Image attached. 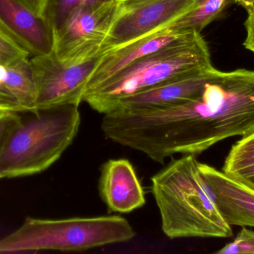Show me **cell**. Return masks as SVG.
I'll return each instance as SVG.
<instances>
[{
    "label": "cell",
    "mask_w": 254,
    "mask_h": 254,
    "mask_svg": "<svg viewBox=\"0 0 254 254\" xmlns=\"http://www.w3.org/2000/svg\"><path fill=\"white\" fill-rule=\"evenodd\" d=\"M254 1V0H235L236 2L240 4V5L243 6L247 10L252 8Z\"/></svg>",
    "instance_id": "603a6c76"
},
{
    "label": "cell",
    "mask_w": 254,
    "mask_h": 254,
    "mask_svg": "<svg viewBox=\"0 0 254 254\" xmlns=\"http://www.w3.org/2000/svg\"><path fill=\"white\" fill-rule=\"evenodd\" d=\"M21 119L17 112H0V152Z\"/></svg>",
    "instance_id": "d6986e66"
},
{
    "label": "cell",
    "mask_w": 254,
    "mask_h": 254,
    "mask_svg": "<svg viewBox=\"0 0 254 254\" xmlns=\"http://www.w3.org/2000/svg\"><path fill=\"white\" fill-rule=\"evenodd\" d=\"M134 236L129 222L119 216L61 219L28 217L16 231L0 240V254L82 252L126 243Z\"/></svg>",
    "instance_id": "277c9868"
},
{
    "label": "cell",
    "mask_w": 254,
    "mask_h": 254,
    "mask_svg": "<svg viewBox=\"0 0 254 254\" xmlns=\"http://www.w3.org/2000/svg\"><path fill=\"white\" fill-rule=\"evenodd\" d=\"M1 179H2V177H1V174H0V180H1Z\"/></svg>",
    "instance_id": "4316f807"
},
{
    "label": "cell",
    "mask_w": 254,
    "mask_h": 254,
    "mask_svg": "<svg viewBox=\"0 0 254 254\" xmlns=\"http://www.w3.org/2000/svg\"><path fill=\"white\" fill-rule=\"evenodd\" d=\"M98 188L110 212L129 213L146 204L143 186L128 160L111 159L104 163Z\"/></svg>",
    "instance_id": "8fae6325"
},
{
    "label": "cell",
    "mask_w": 254,
    "mask_h": 254,
    "mask_svg": "<svg viewBox=\"0 0 254 254\" xmlns=\"http://www.w3.org/2000/svg\"><path fill=\"white\" fill-rule=\"evenodd\" d=\"M233 1H235V0H204L172 22L168 27L182 31L201 33L207 25L219 17L225 7Z\"/></svg>",
    "instance_id": "9a60e30c"
},
{
    "label": "cell",
    "mask_w": 254,
    "mask_h": 254,
    "mask_svg": "<svg viewBox=\"0 0 254 254\" xmlns=\"http://www.w3.org/2000/svg\"><path fill=\"white\" fill-rule=\"evenodd\" d=\"M222 171L254 189V131L233 145Z\"/></svg>",
    "instance_id": "5bb4252c"
},
{
    "label": "cell",
    "mask_w": 254,
    "mask_h": 254,
    "mask_svg": "<svg viewBox=\"0 0 254 254\" xmlns=\"http://www.w3.org/2000/svg\"><path fill=\"white\" fill-rule=\"evenodd\" d=\"M121 4L102 53L167 28L193 8L195 0H133Z\"/></svg>",
    "instance_id": "52a82bcc"
},
{
    "label": "cell",
    "mask_w": 254,
    "mask_h": 254,
    "mask_svg": "<svg viewBox=\"0 0 254 254\" xmlns=\"http://www.w3.org/2000/svg\"><path fill=\"white\" fill-rule=\"evenodd\" d=\"M0 110L4 111L23 112L16 100L7 92L0 89Z\"/></svg>",
    "instance_id": "ffe728a7"
},
{
    "label": "cell",
    "mask_w": 254,
    "mask_h": 254,
    "mask_svg": "<svg viewBox=\"0 0 254 254\" xmlns=\"http://www.w3.org/2000/svg\"><path fill=\"white\" fill-rule=\"evenodd\" d=\"M203 1H204V0H195V5H196V4H199V3L202 2Z\"/></svg>",
    "instance_id": "cb8c5ba5"
},
{
    "label": "cell",
    "mask_w": 254,
    "mask_h": 254,
    "mask_svg": "<svg viewBox=\"0 0 254 254\" xmlns=\"http://www.w3.org/2000/svg\"><path fill=\"white\" fill-rule=\"evenodd\" d=\"M213 67L208 46L201 33L190 31L180 40L134 61L86 91L83 101L95 111L106 114L124 98Z\"/></svg>",
    "instance_id": "7a4b0ae2"
},
{
    "label": "cell",
    "mask_w": 254,
    "mask_h": 254,
    "mask_svg": "<svg viewBox=\"0 0 254 254\" xmlns=\"http://www.w3.org/2000/svg\"><path fill=\"white\" fill-rule=\"evenodd\" d=\"M251 10V11H252V13H253L254 14V1L253 2V4H252V8L249 9V10Z\"/></svg>",
    "instance_id": "d4e9b609"
},
{
    "label": "cell",
    "mask_w": 254,
    "mask_h": 254,
    "mask_svg": "<svg viewBox=\"0 0 254 254\" xmlns=\"http://www.w3.org/2000/svg\"><path fill=\"white\" fill-rule=\"evenodd\" d=\"M121 0H47L43 16L55 34L66 20L70 13L77 7L101 6Z\"/></svg>",
    "instance_id": "2e32d148"
},
{
    "label": "cell",
    "mask_w": 254,
    "mask_h": 254,
    "mask_svg": "<svg viewBox=\"0 0 254 254\" xmlns=\"http://www.w3.org/2000/svg\"><path fill=\"white\" fill-rule=\"evenodd\" d=\"M189 31L167 27L125 46L104 52L88 82L85 92L96 87L134 61L180 40Z\"/></svg>",
    "instance_id": "7c38bea8"
},
{
    "label": "cell",
    "mask_w": 254,
    "mask_h": 254,
    "mask_svg": "<svg viewBox=\"0 0 254 254\" xmlns=\"http://www.w3.org/2000/svg\"><path fill=\"white\" fill-rule=\"evenodd\" d=\"M34 13L43 16L47 0H19Z\"/></svg>",
    "instance_id": "7402d4cb"
},
{
    "label": "cell",
    "mask_w": 254,
    "mask_h": 254,
    "mask_svg": "<svg viewBox=\"0 0 254 254\" xmlns=\"http://www.w3.org/2000/svg\"><path fill=\"white\" fill-rule=\"evenodd\" d=\"M121 1H133V0H121Z\"/></svg>",
    "instance_id": "484cf974"
},
{
    "label": "cell",
    "mask_w": 254,
    "mask_h": 254,
    "mask_svg": "<svg viewBox=\"0 0 254 254\" xmlns=\"http://www.w3.org/2000/svg\"><path fill=\"white\" fill-rule=\"evenodd\" d=\"M4 111V110H0V112Z\"/></svg>",
    "instance_id": "83f0119b"
},
{
    "label": "cell",
    "mask_w": 254,
    "mask_h": 254,
    "mask_svg": "<svg viewBox=\"0 0 254 254\" xmlns=\"http://www.w3.org/2000/svg\"><path fill=\"white\" fill-rule=\"evenodd\" d=\"M102 55L76 64L64 62L54 52L31 57L37 85V110L65 104L80 105L88 82Z\"/></svg>",
    "instance_id": "8992f818"
},
{
    "label": "cell",
    "mask_w": 254,
    "mask_h": 254,
    "mask_svg": "<svg viewBox=\"0 0 254 254\" xmlns=\"http://www.w3.org/2000/svg\"><path fill=\"white\" fill-rule=\"evenodd\" d=\"M198 164L195 155H182L151 178L161 230L171 240L232 237Z\"/></svg>",
    "instance_id": "6da1fadb"
},
{
    "label": "cell",
    "mask_w": 254,
    "mask_h": 254,
    "mask_svg": "<svg viewBox=\"0 0 254 254\" xmlns=\"http://www.w3.org/2000/svg\"><path fill=\"white\" fill-rule=\"evenodd\" d=\"M215 254H254V231L243 227L234 240Z\"/></svg>",
    "instance_id": "e0dca14e"
},
{
    "label": "cell",
    "mask_w": 254,
    "mask_h": 254,
    "mask_svg": "<svg viewBox=\"0 0 254 254\" xmlns=\"http://www.w3.org/2000/svg\"><path fill=\"white\" fill-rule=\"evenodd\" d=\"M121 7L119 1L74 9L55 34L56 56L67 64H76L101 55Z\"/></svg>",
    "instance_id": "5b68a950"
},
{
    "label": "cell",
    "mask_w": 254,
    "mask_h": 254,
    "mask_svg": "<svg viewBox=\"0 0 254 254\" xmlns=\"http://www.w3.org/2000/svg\"><path fill=\"white\" fill-rule=\"evenodd\" d=\"M25 58L31 57L26 51L0 30V66L9 65Z\"/></svg>",
    "instance_id": "ac0fdd59"
},
{
    "label": "cell",
    "mask_w": 254,
    "mask_h": 254,
    "mask_svg": "<svg viewBox=\"0 0 254 254\" xmlns=\"http://www.w3.org/2000/svg\"><path fill=\"white\" fill-rule=\"evenodd\" d=\"M198 167L225 222L254 228V189L211 166L199 163Z\"/></svg>",
    "instance_id": "9c48e42d"
},
{
    "label": "cell",
    "mask_w": 254,
    "mask_h": 254,
    "mask_svg": "<svg viewBox=\"0 0 254 254\" xmlns=\"http://www.w3.org/2000/svg\"><path fill=\"white\" fill-rule=\"evenodd\" d=\"M0 30L31 58L54 51L55 33L46 18L19 0H0Z\"/></svg>",
    "instance_id": "ba28073f"
},
{
    "label": "cell",
    "mask_w": 254,
    "mask_h": 254,
    "mask_svg": "<svg viewBox=\"0 0 254 254\" xmlns=\"http://www.w3.org/2000/svg\"><path fill=\"white\" fill-rule=\"evenodd\" d=\"M249 16L245 22L247 36L244 42V46L254 53V14L251 10H248Z\"/></svg>",
    "instance_id": "44dd1931"
},
{
    "label": "cell",
    "mask_w": 254,
    "mask_h": 254,
    "mask_svg": "<svg viewBox=\"0 0 254 254\" xmlns=\"http://www.w3.org/2000/svg\"><path fill=\"white\" fill-rule=\"evenodd\" d=\"M0 89L10 94L23 112H37V85L30 58L0 66Z\"/></svg>",
    "instance_id": "4fadbf2b"
},
{
    "label": "cell",
    "mask_w": 254,
    "mask_h": 254,
    "mask_svg": "<svg viewBox=\"0 0 254 254\" xmlns=\"http://www.w3.org/2000/svg\"><path fill=\"white\" fill-rule=\"evenodd\" d=\"M21 119L0 152L2 178L26 177L52 167L69 147L80 128L79 105L65 104Z\"/></svg>",
    "instance_id": "3957f363"
},
{
    "label": "cell",
    "mask_w": 254,
    "mask_h": 254,
    "mask_svg": "<svg viewBox=\"0 0 254 254\" xmlns=\"http://www.w3.org/2000/svg\"><path fill=\"white\" fill-rule=\"evenodd\" d=\"M214 67L179 78L121 100L113 111H135L164 108L198 96L207 82L219 73ZM111 111V112H113Z\"/></svg>",
    "instance_id": "30bf717a"
}]
</instances>
